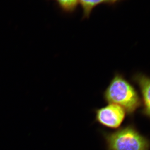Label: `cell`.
Listing matches in <instances>:
<instances>
[{
    "label": "cell",
    "instance_id": "5b68a950",
    "mask_svg": "<svg viewBox=\"0 0 150 150\" xmlns=\"http://www.w3.org/2000/svg\"><path fill=\"white\" fill-rule=\"evenodd\" d=\"M124 0H78L82 8L83 17L84 19L89 18L92 12L95 8L100 4L115 5Z\"/></svg>",
    "mask_w": 150,
    "mask_h": 150
},
{
    "label": "cell",
    "instance_id": "277c9868",
    "mask_svg": "<svg viewBox=\"0 0 150 150\" xmlns=\"http://www.w3.org/2000/svg\"><path fill=\"white\" fill-rule=\"evenodd\" d=\"M132 79L138 85L142 94V114L150 120V77L142 73H137Z\"/></svg>",
    "mask_w": 150,
    "mask_h": 150
},
{
    "label": "cell",
    "instance_id": "6da1fadb",
    "mask_svg": "<svg viewBox=\"0 0 150 150\" xmlns=\"http://www.w3.org/2000/svg\"><path fill=\"white\" fill-rule=\"evenodd\" d=\"M108 104H115L124 109L132 117L142 105V100L134 86L122 74L116 73L103 94Z\"/></svg>",
    "mask_w": 150,
    "mask_h": 150
},
{
    "label": "cell",
    "instance_id": "3957f363",
    "mask_svg": "<svg viewBox=\"0 0 150 150\" xmlns=\"http://www.w3.org/2000/svg\"><path fill=\"white\" fill-rule=\"evenodd\" d=\"M95 113L96 122L103 127L112 129L120 128L127 114L124 109L115 104L96 109Z\"/></svg>",
    "mask_w": 150,
    "mask_h": 150
},
{
    "label": "cell",
    "instance_id": "8992f818",
    "mask_svg": "<svg viewBox=\"0 0 150 150\" xmlns=\"http://www.w3.org/2000/svg\"><path fill=\"white\" fill-rule=\"evenodd\" d=\"M59 8L65 13H72L78 6V0H55Z\"/></svg>",
    "mask_w": 150,
    "mask_h": 150
},
{
    "label": "cell",
    "instance_id": "7a4b0ae2",
    "mask_svg": "<svg viewBox=\"0 0 150 150\" xmlns=\"http://www.w3.org/2000/svg\"><path fill=\"white\" fill-rule=\"evenodd\" d=\"M107 150H150V139L133 124L112 132L101 131Z\"/></svg>",
    "mask_w": 150,
    "mask_h": 150
}]
</instances>
